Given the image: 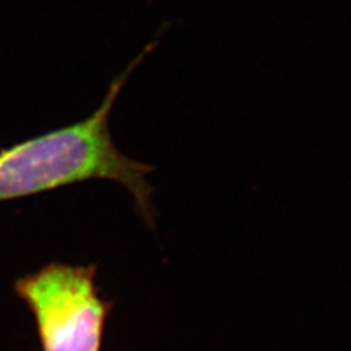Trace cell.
Returning a JSON list of instances; mask_svg holds the SVG:
<instances>
[{"mask_svg": "<svg viewBox=\"0 0 351 351\" xmlns=\"http://www.w3.org/2000/svg\"><path fill=\"white\" fill-rule=\"evenodd\" d=\"M94 277V267L54 262L16 281V293L34 315L43 351H100L107 307Z\"/></svg>", "mask_w": 351, "mask_h": 351, "instance_id": "cell-2", "label": "cell"}, {"mask_svg": "<svg viewBox=\"0 0 351 351\" xmlns=\"http://www.w3.org/2000/svg\"><path fill=\"white\" fill-rule=\"evenodd\" d=\"M157 43L149 41L114 76L101 104L85 120L0 149V202L86 180H112L130 193L142 221L151 228L156 226V191L148 182V174L156 169L117 149L110 132V114L129 76Z\"/></svg>", "mask_w": 351, "mask_h": 351, "instance_id": "cell-1", "label": "cell"}]
</instances>
